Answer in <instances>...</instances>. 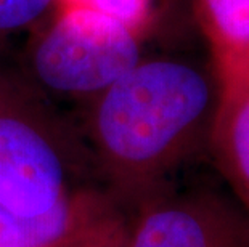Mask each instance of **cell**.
I'll return each mask as SVG.
<instances>
[{
  "instance_id": "cell-1",
  "label": "cell",
  "mask_w": 249,
  "mask_h": 247,
  "mask_svg": "<svg viewBox=\"0 0 249 247\" xmlns=\"http://www.w3.org/2000/svg\"><path fill=\"white\" fill-rule=\"evenodd\" d=\"M217 83L176 58H143L86 103L81 133L98 177L127 206L167 178L209 141Z\"/></svg>"
},
{
  "instance_id": "cell-2",
  "label": "cell",
  "mask_w": 249,
  "mask_h": 247,
  "mask_svg": "<svg viewBox=\"0 0 249 247\" xmlns=\"http://www.w3.org/2000/svg\"><path fill=\"white\" fill-rule=\"evenodd\" d=\"M93 177L81 130L18 66L0 58V206L21 217L42 215L93 185L87 183Z\"/></svg>"
},
{
  "instance_id": "cell-3",
  "label": "cell",
  "mask_w": 249,
  "mask_h": 247,
  "mask_svg": "<svg viewBox=\"0 0 249 247\" xmlns=\"http://www.w3.org/2000/svg\"><path fill=\"white\" fill-rule=\"evenodd\" d=\"M142 33L92 10L60 3L29 33L18 67L50 99L89 103L145 58Z\"/></svg>"
},
{
  "instance_id": "cell-4",
  "label": "cell",
  "mask_w": 249,
  "mask_h": 247,
  "mask_svg": "<svg viewBox=\"0 0 249 247\" xmlns=\"http://www.w3.org/2000/svg\"><path fill=\"white\" fill-rule=\"evenodd\" d=\"M121 247H249V215L209 188H158L129 206Z\"/></svg>"
},
{
  "instance_id": "cell-5",
  "label": "cell",
  "mask_w": 249,
  "mask_h": 247,
  "mask_svg": "<svg viewBox=\"0 0 249 247\" xmlns=\"http://www.w3.org/2000/svg\"><path fill=\"white\" fill-rule=\"evenodd\" d=\"M127 222V204L108 188L89 185L36 217L0 206V247H121Z\"/></svg>"
},
{
  "instance_id": "cell-6",
  "label": "cell",
  "mask_w": 249,
  "mask_h": 247,
  "mask_svg": "<svg viewBox=\"0 0 249 247\" xmlns=\"http://www.w3.org/2000/svg\"><path fill=\"white\" fill-rule=\"evenodd\" d=\"M209 143L233 198L249 215V77L217 83Z\"/></svg>"
},
{
  "instance_id": "cell-7",
  "label": "cell",
  "mask_w": 249,
  "mask_h": 247,
  "mask_svg": "<svg viewBox=\"0 0 249 247\" xmlns=\"http://www.w3.org/2000/svg\"><path fill=\"white\" fill-rule=\"evenodd\" d=\"M198 23L211 47L215 83L249 71V0H193Z\"/></svg>"
},
{
  "instance_id": "cell-8",
  "label": "cell",
  "mask_w": 249,
  "mask_h": 247,
  "mask_svg": "<svg viewBox=\"0 0 249 247\" xmlns=\"http://www.w3.org/2000/svg\"><path fill=\"white\" fill-rule=\"evenodd\" d=\"M61 0H0V45L31 33L49 18Z\"/></svg>"
},
{
  "instance_id": "cell-9",
  "label": "cell",
  "mask_w": 249,
  "mask_h": 247,
  "mask_svg": "<svg viewBox=\"0 0 249 247\" xmlns=\"http://www.w3.org/2000/svg\"><path fill=\"white\" fill-rule=\"evenodd\" d=\"M60 3L92 10L134 29L143 31L150 16L153 0H61Z\"/></svg>"
},
{
  "instance_id": "cell-10",
  "label": "cell",
  "mask_w": 249,
  "mask_h": 247,
  "mask_svg": "<svg viewBox=\"0 0 249 247\" xmlns=\"http://www.w3.org/2000/svg\"><path fill=\"white\" fill-rule=\"evenodd\" d=\"M241 77H249V71L246 72V74H245V76H241ZM241 77H236V79H241ZM233 81H235V79H233ZM227 82H229V81H227ZM222 83H224V82H222Z\"/></svg>"
}]
</instances>
